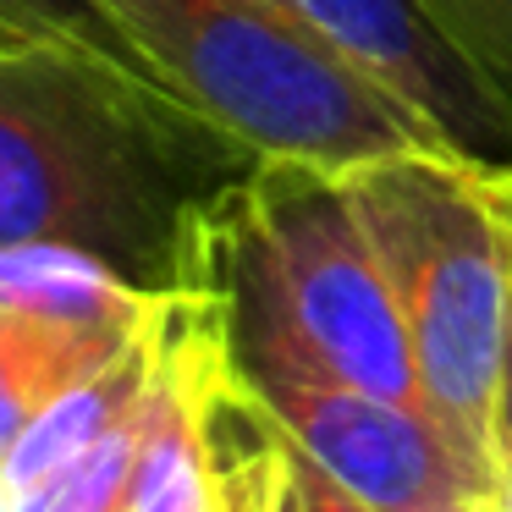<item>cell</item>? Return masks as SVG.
Masks as SVG:
<instances>
[{"label": "cell", "mask_w": 512, "mask_h": 512, "mask_svg": "<svg viewBox=\"0 0 512 512\" xmlns=\"http://www.w3.org/2000/svg\"><path fill=\"white\" fill-rule=\"evenodd\" d=\"M397 292L424 408L496 485V408L512 358V171L419 144L342 171Z\"/></svg>", "instance_id": "1"}, {"label": "cell", "mask_w": 512, "mask_h": 512, "mask_svg": "<svg viewBox=\"0 0 512 512\" xmlns=\"http://www.w3.org/2000/svg\"><path fill=\"white\" fill-rule=\"evenodd\" d=\"M193 122L259 160L358 171L457 144L419 105L281 0H100ZM463 149V144H457Z\"/></svg>", "instance_id": "2"}, {"label": "cell", "mask_w": 512, "mask_h": 512, "mask_svg": "<svg viewBox=\"0 0 512 512\" xmlns=\"http://www.w3.org/2000/svg\"><path fill=\"white\" fill-rule=\"evenodd\" d=\"M221 237L232 254V292L221 298L237 364L287 358L430 413L397 292L342 171L259 160Z\"/></svg>", "instance_id": "3"}, {"label": "cell", "mask_w": 512, "mask_h": 512, "mask_svg": "<svg viewBox=\"0 0 512 512\" xmlns=\"http://www.w3.org/2000/svg\"><path fill=\"white\" fill-rule=\"evenodd\" d=\"M149 111L61 56L0 61V248H144L155 237V177L133 122Z\"/></svg>", "instance_id": "4"}, {"label": "cell", "mask_w": 512, "mask_h": 512, "mask_svg": "<svg viewBox=\"0 0 512 512\" xmlns=\"http://www.w3.org/2000/svg\"><path fill=\"white\" fill-rule=\"evenodd\" d=\"M237 375L303 457L375 512H496V485L446 441L430 413L287 358L237 364Z\"/></svg>", "instance_id": "5"}, {"label": "cell", "mask_w": 512, "mask_h": 512, "mask_svg": "<svg viewBox=\"0 0 512 512\" xmlns=\"http://www.w3.org/2000/svg\"><path fill=\"white\" fill-rule=\"evenodd\" d=\"M281 6L325 28L347 56L364 61L408 105H419L435 127H446L468 155H485V138H496V100L441 45L413 0H281Z\"/></svg>", "instance_id": "6"}, {"label": "cell", "mask_w": 512, "mask_h": 512, "mask_svg": "<svg viewBox=\"0 0 512 512\" xmlns=\"http://www.w3.org/2000/svg\"><path fill=\"white\" fill-rule=\"evenodd\" d=\"M149 320V314H144ZM144 320H50L28 309H0V468L17 435L39 419L56 397L100 375L122 347L144 331Z\"/></svg>", "instance_id": "7"}, {"label": "cell", "mask_w": 512, "mask_h": 512, "mask_svg": "<svg viewBox=\"0 0 512 512\" xmlns=\"http://www.w3.org/2000/svg\"><path fill=\"white\" fill-rule=\"evenodd\" d=\"M0 309L50 320H144L155 292L133 287L105 254L78 243H6L0 248Z\"/></svg>", "instance_id": "8"}, {"label": "cell", "mask_w": 512, "mask_h": 512, "mask_svg": "<svg viewBox=\"0 0 512 512\" xmlns=\"http://www.w3.org/2000/svg\"><path fill=\"white\" fill-rule=\"evenodd\" d=\"M0 34L23 39L28 50L72 61V67L105 78L111 89H127L133 100L155 105V111L188 116L171 100L166 78H160L144 61V50L111 23V12H105L100 0H0Z\"/></svg>", "instance_id": "9"}, {"label": "cell", "mask_w": 512, "mask_h": 512, "mask_svg": "<svg viewBox=\"0 0 512 512\" xmlns=\"http://www.w3.org/2000/svg\"><path fill=\"white\" fill-rule=\"evenodd\" d=\"M138 430H144V402L116 430H105L94 446H83L78 457L50 468L45 479L17 490V512H127L133 507Z\"/></svg>", "instance_id": "10"}, {"label": "cell", "mask_w": 512, "mask_h": 512, "mask_svg": "<svg viewBox=\"0 0 512 512\" xmlns=\"http://www.w3.org/2000/svg\"><path fill=\"white\" fill-rule=\"evenodd\" d=\"M441 45L485 83L490 100H512V0H413Z\"/></svg>", "instance_id": "11"}, {"label": "cell", "mask_w": 512, "mask_h": 512, "mask_svg": "<svg viewBox=\"0 0 512 512\" xmlns=\"http://www.w3.org/2000/svg\"><path fill=\"white\" fill-rule=\"evenodd\" d=\"M281 446H287V485H292V501H298V512H375L369 501H358L353 490H342L331 474H325L314 457H303L298 446L281 435Z\"/></svg>", "instance_id": "12"}, {"label": "cell", "mask_w": 512, "mask_h": 512, "mask_svg": "<svg viewBox=\"0 0 512 512\" xmlns=\"http://www.w3.org/2000/svg\"><path fill=\"white\" fill-rule=\"evenodd\" d=\"M496 512H512V358H507L501 408H496Z\"/></svg>", "instance_id": "13"}, {"label": "cell", "mask_w": 512, "mask_h": 512, "mask_svg": "<svg viewBox=\"0 0 512 512\" xmlns=\"http://www.w3.org/2000/svg\"><path fill=\"white\" fill-rule=\"evenodd\" d=\"M276 512H298V501H292V485H287V496H281V507Z\"/></svg>", "instance_id": "14"}, {"label": "cell", "mask_w": 512, "mask_h": 512, "mask_svg": "<svg viewBox=\"0 0 512 512\" xmlns=\"http://www.w3.org/2000/svg\"><path fill=\"white\" fill-rule=\"evenodd\" d=\"M0 50H6V39H0Z\"/></svg>", "instance_id": "15"}]
</instances>
